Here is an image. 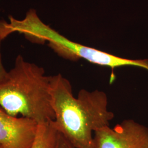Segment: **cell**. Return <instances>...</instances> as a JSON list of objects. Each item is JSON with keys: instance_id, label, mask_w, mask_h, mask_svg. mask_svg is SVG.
<instances>
[{"instance_id": "obj_1", "label": "cell", "mask_w": 148, "mask_h": 148, "mask_svg": "<svg viewBox=\"0 0 148 148\" xmlns=\"http://www.w3.org/2000/svg\"><path fill=\"white\" fill-rule=\"evenodd\" d=\"M50 94L57 132L75 148H94V133L114 117L106 93L82 89L75 97L70 81L59 74L51 76Z\"/></svg>"}, {"instance_id": "obj_2", "label": "cell", "mask_w": 148, "mask_h": 148, "mask_svg": "<svg viewBox=\"0 0 148 148\" xmlns=\"http://www.w3.org/2000/svg\"><path fill=\"white\" fill-rule=\"evenodd\" d=\"M51 76L36 64L16 57L14 67L0 82V107L38 124L54 120L50 94Z\"/></svg>"}, {"instance_id": "obj_3", "label": "cell", "mask_w": 148, "mask_h": 148, "mask_svg": "<svg viewBox=\"0 0 148 148\" xmlns=\"http://www.w3.org/2000/svg\"><path fill=\"white\" fill-rule=\"evenodd\" d=\"M9 21L3 24V31L8 36L14 32L23 34L32 42L49 46L60 56L71 60L85 59L90 63L114 69L125 66H132L147 69L148 60H132L117 57L93 48L87 47L73 41L59 34L43 23L34 9H30L21 20L10 16Z\"/></svg>"}, {"instance_id": "obj_4", "label": "cell", "mask_w": 148, "mask_h": 148, "mask_svg": "<svg viewBox=\"0 0 148 148\" xmlns=\"http://www.w3.org/2000/svg\"><path fill=\"white\" fill-rule=\"evenodd\" d=\"M94 148H148V127L132 119L94 133Z\"/></svg>"}, {"instance_id": "obj_5", "label": "cell", "mask_w": 148, "mask_h": 148, "mask_svg": "<svg viewBox=\"0 0 148 148\" xmlns=\"http://www.w3.org/2000/svg\"><path fill=\"white\" fill-rule=\"evenodd\" d=\"M38 123L27 117L13 116L0 107V145L2 148H30Z\"/></svg>"}, {"instance_id": "obj_6", "label": "cell", "mask_w": 148, "mask_h": 148, "mask_svg": "<svg viewBox=\"0 0 148 148\" xmlns=\"http://www.w3.org/2000/svg\"><path fill=\"white\" fill-rule=\"evenodd\" d=\"M58 132L52 121L38 125L37 133L30 148H54Z\"/></svg>"}, {"instance_id": "obj_7", "label": "cell", "mask_w": 148, "mask_h": 148, "mask_svg": "<svg viewBox=\"0 0 148 148\" xmlns=\"http://www.w3.org/2000/svg\"><path fill=\"white\" fill-rule=\"evenodd\" d=\"M54 148H75L63 136L58 132L57 142Z\"/></svg>"}, {"instance_id": "obj_8", "label": "cell", "mask_w": 148, "mask_h": 148, "mask_svg": "<svg viewBox=\"0 0 148 148\" xmlns=\"http://www.w3.org/2000/svg\"><path fill=\"white\" fill-rule=\"evenodd\" d=\"M2 40H0V82L3 79L7 74V71L5 70L3 65L2 58V52H1V42Z\"/></svg>"}, {"instance_id": "obj_9", "label": "cell", "mask_w": 148, "mask_h": 148, "mask_svg": "<svg viewBox=\"0 0 148 148\" xmlns=\"http://www.w3.org/2000/svg\"><path fill=\"white\" fill-rule=\"evenodd\" d=\"M0 148H2V147L1 146V145H0Z\"/></svg>"}]
</instances>
